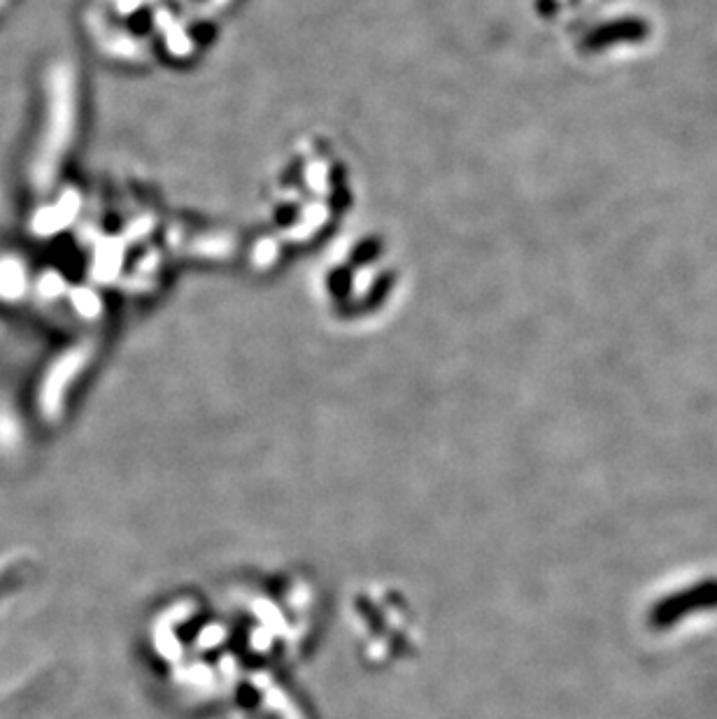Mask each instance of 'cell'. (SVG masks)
<instances>
[{
	"label": "cell",
	"mask_w": 717,
	"mask_h": 719,
	"mask_svg": "<svg viewBox=\"0 0 717 719\" xmlns=\"http://www.w3.org/2000/svg\"><path fill=\"white\" fill-rule=\"evenodd\" d=\"M706 610H717V578L701 580L697 585H690L659 599L650 610V626L666 631L683 622V619Z\"/></svg>",
	"instance_id": "cell-1"
}]
</instances>
